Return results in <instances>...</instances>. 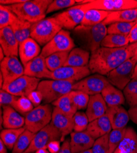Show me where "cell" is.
I'll list each match as a JSON object with an SVG mask.
<instances>
[{
	"instance_id": "28",
	"label": "cell",
	"mask_w": 137,
	"mask_h": 153,
	"mask_svg": "<svg viewBox=\"0 0 137 153\" xmlns=\"http://www.w3.org/2000/svg\"><path fill=\"white\" fill-rule=\"evenodd\" d=\"M137 19V9L111 12L103 23L109 25L118 22H133Z\"/></svg>"
},
{
	"instance_id": "23",
	"label": "cell",
	"mask_w": 137,
	"mask_h": 153,
	"mask_svg": "<svg viewBox=\"0 0 137 153\" xmlns=\"http://www.w3.org/2000/svg\"><path fill=\"white\" fill-rule=\"evenodd\" d=\"M113 130L108 116L105 115L91 121L86 129L88 132L95 140L109 134Z\"/></svg>"
},
{
	"instance_id": "49",
	"label": "cell",
	"mask_w": 137,
	"mask_h": 153,
	"mask_svg": "<svg viewBox=\"0 0 137 153\" xmlns=\"http://www.w3.org/2000/svg\"><path fill=\"white\" fill-rule=\"evenodd\" d=\"M128 37L130 44H133L137 42V22L129 34Z\"/></svg>"
},
{
	"instance_id": "42",
	"label": "cell",
	"mask_w": 137,
	"mask_h": 153,
	"mask_svg": "<svg viewBox=\"0 0 137 153\" xmlns=\"http://www.w3.org/2000/svg\"><path fill=\"white\" fill-rule=\"evenodd\" d=\"M12 107L20 114L25 116L34 108L33 105L27 96L19 97Z\"/></svg>"
},
{
	"instance_id": "25",
	"label": "cell",
	"mask_w": 137,
	"mask_h": 153,
	"mask_svg": "<svg viewBox=\"0 0 137 153\" xmlns=\"http://www.w3.org/2000/svg\"><path fill=\"white\" fill-rule=\"evenodd\" d=\"M90 52L82 48L75 47L69 53L64 66L84 67L89 66Z\"/></svg>"
},
{
	"instance_id": "57",
	"label": "cell",
	"mask_w": 137,
	"mask_h": 153,
	"mask_svg": "<svg viewBox=\"0 0 137 153\" xmlns=\"http://www.w3.org/2000/svg\"><path fill=\"white\" fill-rule=\"evenodd\" d=\"M78 153H92V149H89V150H86V151L79 152H78Z\"/></svg>"
},
{
	"instance_id": "39",
	"label": "cell",
	"mask_w": 137,
	"mask_h": 153,
	"mask_svg": "<svg viewBox=\"0 0 137 153\" xmlns=\"http://www.w3.org/2000/svg\"><path fill=\"white\" fill-rule=\"evenodd\" d=\"M127 127L113 129L109 134V153H114L126 134Z\"/></svg>"
},
{
	"instance_id": "36",
	"label": "cell",
	"mask_w": 137,
	"mask_h": 153,
	"mask_svg": "<svg viewBox=\"0 0 137 153\" xmlns=\"http://www.w3.org/2000/svg\"><path fill=\"white\" fill-rule=\"evenodd\" d=\"M136 23V22H118L111 24L107 28L108 34L128 36Z\"/></svg>"
},
{
	"instance_id": "3",
	"label": "cell",
	"mask_w": 137,
	"mask_h": 153,
	"mask_svg": "<svg viewBox=\"0 0 137 153\" xmlns=\"http://www.w3.org/2000/svg\"><path fill=\"white\" fill-rule=\"evenodd\" d=\"M52 0H27L25 2L8 6L21 20L36 23L45 19L47 9Z\"/></svg>"
},
{
	"instance_id": "40",
	"label": "cell",
	"mask_w": 137,
	"mask_h": 153,
	"mask_svg": "<svg viewBox=\"0 0 137 153\" xmlns=\"http://www.w3.org/2000/svg\"><path fill=\"white\" fill-rule=\"evenodd\" d=\"M74 132L85 131L89 124V118L85 113L78 111L73 117Z\"/></svg>"
},
{
	"instance_id": "37",
	"label": "cell",
	"mask_w": 137,
	"mask_h": 153,
	"mask_svg": "<svg viewBox=\"0 0 137 153\" xmlns=\"http://www.w3.org/2000/svg\"><path fill=\"white\" fill-rule=\"evenodd\" d=\"M123 93L128 105H137V79H132L124 89Z\"/></svg>"
},
{
	"instance_id": "12",
	"label": "cell",
	"mask_w": 137,
	"mask_h": 153,
	"mask_svg": "<svg viewBox=\"0 0 137 153\" xmlns=\"http://www.w3.org/2000/svg\"><path fill=\"white\" fill-rule=\"evenodd\" d=\"M40 83L39 79L23 75L3 88V90L17 97L28 96L36 90Z\"/></svg>"
},
{
	"instance_id": "11",
	"label": "cell",
	"mask_w": 137,
	"mask_h": 153,
	"mask_svg": "<svg viewBox=\"0 0 137 153\" xmlns=\"http://www.w3.org/2000/svg\"><path fill=\"white\" fill-rule=\"evenodd\" d=\"M109 83L106 76L95 74L74 83L73 86V90L81 91L91 96L101 94Z\"/></svg>"
},
{
	"instance_id": "13",
	"label": "cell",
	"mask_w": 137,
	"mask_h": 153,
	"mask_svg": "<svg viewBox=\"0 0 137 153\" xmlns=\"http://www.w3.org/2000/svg\"><path fill=\"white\" fill-rule=\"evenodd\" d=\"M17 56H6L1 61V73L4 79L3 88L24 75V66Z\"/></svg>"
},
{
	"instance_id": "20",
	"label": "cell",
	"mask_w": 137,
	"mask_h": 153,
	"mask_svg": "<svg viewBox=\"0 0 137 153\" xmlns=\"http://www.w3.org/2000/svg\"><path fill=\"white\" fill-rule=\"evenodd\" d=\"M95 140L86 131L73 132L70 134V148L72 153L92 149Z\"/></svg>"
},
{
	"instance_id": "50",
	"label": "cell",
	"mask_w": 137,
	"mask_h": 153,
	"mask_svg": "<svg viewBox=\"0 0 137 153\" xmlns=\"http://www.w3.org/2000/svg\"><path fill=\"white\" fill-rule=\"evenodd\" d=\"M128 113L130 120H131L135 124H137V105L130 107Z\"/></svg>"
},
{
	"instance_id": "24",
	"label": "cell",
	"mask_w": 137,
	"mask_h": 153,
	"mask_svg": "<svg viewBox=\"0 0 137 153\" xmlns=\"http://www.w3.org/2000/svg\"><path fill=\"white\" fill-rule=\"evenodd\" d=\"M3 108V126L5 129H19L25 127V118L22 117L13 107L4 106Z\"/></svg>"
},
{
	"instance_id": "21",
	"label": "cell",
	"mask_w": 137,
	"mask_h": 153,
	"mask_svg": "<svg viewBox=\"0 0 137 153\" xmlns=\"http://www.w3.org/2000/svg\"><path fill=\"white\" fill-rule=\"evenodd\" d=\"M106 114L113 129L125 128L130 120L128 111L122 105L108 107Z\"/></svg>"
},
{
	"instance_id": "30",
	"label": "cell",
	"mask_w": 137,
	"mask_h": 153,
	"mask_svg": "<svg viewBox=\"0 0 137 153\" xmlns=\"http://www.w3.org/2000/svg\"><path fill=\"white\" fill-rule=\"evenodd\" d=\"M111 12L98 9H91L87 10L83 20L81 22V25L84 26H94L99 23H102L108 16Z\"/></svg>"
},
{
	"instance_id": "35",
	"label": "cell",
	"mask_w": 137,
	"mask_h": 153,
	"mask_svg": "<svg viewBox=\"0 0 137 153\" xmlns=\"http://www.w3.org/2000/svg\"><path fill=\"white\" fill-rule=\"evenodd\" d=\"M36 134L25 129L18 138L11 153H23L30 146Z\"/></svg>"
},
{
	"instance_id": "10",
	"label": "cell",
	"mask_w": 137,
	"mask_h": 153,
	"mask_svg": "<svg viewBox=\"0 0 137 153\" xmlns=\"http://www.w3.org/2000/svg\"><path fill=\"white\" fill-rule=\"evenodd\" d=\"M54 140L62 142V135L51 123L36 134L30 146L25 152L34 153L40 149H47V145Z\"/></svg>"
},
{
	"instance_id": "43",
	"label": "cell",
	"mask_w": 137,
	"mask_h": 153,
	"mask_svg": "<svg viewBox=\"0 0 137 153\" xmlns=\"http://www.w3.org/2000/svg\"><path fill=\"white\" fill-rule=\"evenodd\" d=\"M91 149L92 153H109V134L96 139Z\"/></svg>"
},
{
	"instance_id": "14",
	"label": "cell",
	"mask_w": 137,
	"mask_h": 153,
	"mask_svg": "<svg viewBox=\"0 0 137 153\" xmlns=\"http://www.w3.org/2000/svg\"><path fill=\"white\" fill-rule=\"evenodd\" d=\"M85 11L79 4L73 6L54 17L65 30H73L81 24Z\"/></svg>"
},
{
	"instance_id": "59",
	"label": "cell",
	"mask_w": 137,
	"mask_h": 153,
	"mask_svg": "<svg viewBox=\"0 0 137 153\" xmlns=\"http://www.w3.org/2000/svg\"><path fill=\"white\" fill-rule=\"evenodd\" d=\"M23 153H33V152H23Z\"/></svg>"
},
{
	"instance_id": "51",
	"label": "cell",
	"mask_w": 137,
	"mask_h": 153,
	"mask_svg": "<svg viewBox=\"0 0 137 153\" xmlns=\"http://www.w3.org/2000/svg\"><path fill=\"white\" fill-rule=\"evenodd\" d=\"M27 0H1V1H0V4L2 5L10 6V5L24 3Z\"/></svg>"
},
{
	"instance_id": "6",
	"label": "cell",
	"mask_w": 137,
	"mask_h": 153,
	"mask_svg": "<svg viewBox=\"0 0 137 153\" xmlns=\"http://www.w3.org/2000/svg\"><path fill=\"white\" fill-rule=\"evenodd\" d=\"M52 106L50 104H44L34 107L25 117V127L26 129L36 134L51 123L54 110Z\"/></svg>"
},
{
	"instance_id": "56",
	"label": "cell",
	"mask_w": 137,
	"mask_h": 153,
	"mask_svg": "<svg viewBox=\"0 0 137 153\" xmlns=\"http://www.w3.org/2000/svg\"><path fill=\"white\" fill-rule=\"evenodd\" d=\"M3 83H4V79L2 74H0V86H1V89H2L3 86Z\"/></svg>"
},
{
	"instance_id": "1",
	"label": "cell",
	"mask_w": 137,
	"mask_h": 153,
	"mask_svg": "<svg viewBox=\"0 0 137 153\" xmlns=\"http://www.w3.org/2000/svg\"><path fill=\"white\" fill-rule=\"evenodd\" d=\"M137 42L120 48L100 47L91 53L89 68L91 74L107 75L123 62L132 58Z\"/></svg>"
},
{
	"instance_id": "29",
	"label": "cell",
	"mask_w": 137,
	"mask_h": 153,
	"mask_svg": "<svg viewBox=\"0 0 137 153\" xmlns=\"http://www.w3.org/2000/svg\"><path fill=\"white\" fill-rule=\"evenodd\" d=\"M32 25V23L21 20L18 17L12 23L10 27L19 44L31 37Z\"/></svg>"
},
{
	"instance_id": "31",
	"label": "cell",
	"mask_w": 137,
	"mask_h": 153,
	"mask_svg": "<svg viewBox=\"0 0 137 153\" xmlns=\"http://www.w3.org/2000/svg\"><path fill=\"white\" fill-rule=\"evenodd\" d=\"M52 105L72 118L78 111L77 107L73 102L70 93L54 101Z\"/></svg>"
},
{
	"instance_id": "55",
	"label": "cell",
	"mask_w": 137,
	"mask_h": 153,
	"mask_svg": "<svg viewBox=\"0 0 137 153\" xmlns=\"http://www.w3.org/2000/svg\"><path fill=\"white\" fill-rule=\"evenodd\" d=\"M0 55H1V56H0V60H1V61L6 57V56L4 55V53L3 50L1 47H0Z\"/></svg>"
},
{
	"instance_id": "47",
	"label": "cell",
	"mask_w": 137,
	"mask_h": 153,
	"mask_svg": "<svg viewBox=\"0 0 137 153\" xmlns=\"http://www.w3.org/2000/svg\"><path fill=\"white\" fill-rule=\"evenodd\" d=\"M61 148L60 140H54L50 143L47 147V149L50 153H57Z\"/></svg>"
},
{
	"instance_id": "2",
	"label": "cell",
	"mask_w": 137,
	"mask_h": 153,
	"mask_svg": "<svg viewBox=\"0 0 137 153\" xmlns=\"http://www.w3.org/2000/svg\"><path fill=\"white\" fill-rule=\"evenodd\" d=\"M73 34L82 48L94 52L101 47V44L108 34L107 27L102 23L94 26L79 25L73 30Z\"/></svg>"
},
{
	"instance_id": "32",
	"label": "cell",
	"mask_w": 137,
	"mask_h": 153,
	"mask_svg": "<svg viewBox=\"0 0 137 153\" xmlns=\"http://www.w3.org/2000/svg\"><path fill=\"white\" fill-rule=\"evenodd\" d=\"M25 129L26 128L25 127L19 129H3L0 134V137L7 149L12 150L18 138Z\"/></svg>"
},
{
	"instance_id": "45",
	"label": "cell",
	"mask_w": 137,
	"mask_h": 153,
	"mask_svg": "<svg viewBox=\"0 0 137 153\" xmlns=\"http://www.w3.org/2000/svg\"><path fill=\"white\" fill-rule=\"evenodd\" d=\"M19 97L16 96L3 90V89H1V90H0V104H1V107H12Z\"/></svg>"
},
{
	"instance_id": "16",
	"label": "cell",
	"mask_w": 137,
	"mask_h": 153,
	"mask_svg": "<svg viewBox=\"0 0 137 153\" xmlns=\"http://www.w3.org/2000/svg\"><path fill=\"white\" fill-rule=\"evenodd\" d=\"M24 75L37 79H52V72L47 68L46 58L38 56L24 66Z\"/></svg>"
},
{
	"instance_id": "26",
	"label": "cell",
	"mask_w": 137,
	"mask_h": 153,
	"mask_svg": "<svg viewBox=\"0 0 137 153\" xmlns=\"http://www.w3.org/2000/svg\"><path fill=\"white\" fill-rule=\"evenodd\" d=\"M114 153H137V134L132 127H127L126 134Z\"/></svg>"
},
{
	"instance_id": "19",
	"label": "cell",
	"mask_w": 137,
	"mask_h": 153,
	"mask_svg": "<svg viewBox=\"0 0 137 153\" xmlns=\"http://www.w3.org/2000/svg\"><path fill=\"white\" fill-rule=\"evenodd\" d=\"M41 53L40 44L31 37L19 44V56L23 66L34 58L40 56Z\"/></svg>"
},
{
	"instance_id": "15",
	"label": "cell",
	"mask_w": 137,
	"mask_h": 153,
	"mask_svg": "<svg viewBox=\"0 0 137 153\" xmlns=\"http://www.w3.org/2000/svg\"><path fill=\"white\" fill-rule=\"evenodd\" d=\"M89 66L84 67L64 66L52 72V80H63L76 83L91 75Z\"/></svg>"
},
{
	"instance_id": "48",
	"label": "cell",
	"mask_w": 137,
	"mask_h": 153,
	"mask_svg": "<svg viewBox=\"0 0 137 153\" xmlns=\"http://www.w3.org/2000/svg\"><path fill=\"white\" fill-rule=\"evenodd\" d=\"M57 153H72L70 148V139L67 138L64 140L60 151Z\"/></svg>"
},
{
	"instance_id": "8",
	"label": "cell",
	"mask_w": 137,
	"mask_h": 153,
	"mask_svg": "<svg viewBox=\"0 0 137 153\" xmlns=\"http://www.w3.org/2000/svg\"><path fill=\"white\" fill-rule=\"evenodd\" d=\"M75 46L70 33L68 30L62 29L51 41L44 46L40 55L46 58L57 52H70Z\"/></svg>"
},
{
	"instance_id": "58",
	"label": "cell",
	"mask_w": 137,
	"mask_h": 153,
	"mask_svg": "<svg viewBox=\"0 0 137 153\" xmlns=\"http://www.w3.org/2000/svg\"><path fill=\"white\" fill-rule=\"evenodd\" d=\"M133 58H134L136 60H137V48H136V51H135V55H134V56H133Z\"/></svg>"
},
{
	"instance_id": "38",
	"label": "cell",
	"mask_w": 137,
	"mask_h": 153,
	"mask_svg": "<svg viewBox=\"0 0 137 153\" xmlns=\"http://www.w3.org/2000/svg\"><path fill=\"white\" fill-rule=\"evenodd\" d=\"M17 18L8 6L0 5V29L10 27Z\"/></svg>"
},
{
	"instance_id": "7",
	"label": "cell",
	"mask_w": 137,
	"mask_h": 153,
	"mask_svg": "<svg viewBox=\"0 0 137 153\" xmlns=\"http://www.w3.org/2000/svg\"><path fill=\"white\" fill-rule=\"evenodd\" d=\"M137 60L133 56L111 71L107 75V79L110 84L120 90H124L127 84L132 80L134 68Z\"/></svg>"
},
{
	"instance_id": "22",
	"label": "cell",
	"mask_w": 137,
	"mask_h": 153,
	"mask_svg": "<svg viewBox=\"0 0 137 153\" xmlns=\"http://www.w3.org/2000/svg\"><path fill=\"white\" fill-rule=\"evenodd\" d=\"M108 107L101 94L91 96L85 111L89 122L105 115Z\"/></svg>"
},
{
	"instance_id": "33",
	"label": "cell",
	"mask_w": 137,
	"mask_h": 153,
	"mask_svg": "<svg viewBox=\"0 0 137 153\" xmlns=\"http://www.w3.org/2000/svg\"><path fill=\"white\" fill-rule=\"evenodd\" d=\"M130 44L128 36L107 34L102 42L101 47L106 48H120Z\"/></svg>"
},
{
	"instance_id": "9",
	"label": "cell",
	"mask_w": 137,
	"mask_h": 153,
	"mask_svg": "<svg viewBox=\"0 0 137 153\" xmlns=\"http://www.w3.org/2000/svg\"><path fill=\"white\" fill-rule=\"evenodd\" d=\"M79 5L85 12L91 9L115 12L137 9V0H91Z\"/></svg>"
},
{
	"instance_id": "46",
	"label": "cell",
	"mask_w": 137,
	"mask_h": 153,
	"mask_svg": "<svg viewBox=\"0 0 137 153\" xmlns=\"http://www.w3.org/2000/svg\"><path fill=\"white\" fill-rule=\"evenodd\" d=\"M27 97L31 101V102L33 105L34 107H38L41 105V103L43 100L42 94L38 90H34L32 91Z\"/></svg>"
},
{
	"instance_id": "53",
	"label": "cell",
	"mask_w": 137,
	"mask_h": 153,
	"mask_svg": "<svg viewBox=\"0 0 137 153\" xmlns=\"http://www.w3.org/2000/svg\"><path fill=\"white\" fill-rule=\"evenodd\" d=\"M34 153H50V152L48 151L47 149L44 148V149H40L38 151H36Z\"/></svg>"
},
{
	"instance_id": "44",
	"label": "cell",
	"mask_w": 137,
	"mask_h": 153,
	"mask_svg": "<svg viewBox=\"0 0 137 153\" xmlns=\"http://www.w3.org/2000/svg\"><path fill=\"white\" fill-rule=\"evenodd\" d=\"M76 3L75 0H54L49 6L46 11V14L65 8H70L75 4Z\"/></svg>"
},
{
	"instance_id": "41",
	"label": "cell",
	"mask_w": 137,
	"mask_h": 153,
	"mask_svg": "<svg viewBox=\"0 0 137 153\" xmlns=\"http://www.w3.org/2000/svg\"><path fill=\"white\" fill-rule=\"evenodd\" d=\"M70 93L78 110L87 108L90 99L89 95L82 91L76 90H72Z\"/></svg>"
},
{
	"instance_id": "60",
	"label": "cell",
	"mask_w": 137,
	"mask_h": 153,
	"mask_svg": "<svg viewBox=\"0 0 137 153\" xmlns=\"http://www.w3.org/2000/svg\"><path fill=\"white\" fill-rule=\"evenodd\" d=\"M136 22H137V19H136Z\"/></svg>"
},
{
	"instance_id": "18",
	"label": "cell",
	"mask_w": 137,
	"mask_h": 153,
	"mask_svg": "<svg viewBox=\"0 0 137 153\" xmlns=\"http://www.w3.org/2000/svg\"><path fill=\"white\" fill-rule=\"evenodd\" d=\"M51 123L61 132L62 142L64 141L66 136L71 134L74 131L73 118L69 117L55 107H54Z\"/></svg>"
},
{
	"instance_id": "34",
	"label": "cell",
	"mask_w": 137,
	"mask_h": 153,
	"mask_svg": "<svg viewBox=\"0 0 137 153\" xmlns=\"http://www.w3.org/2000/svg\"><path fill=\"white\" fill-rule=\"evenodd\" d=\"M70 52H57L46 58L47 68L51 72L64 67L67 60Z\"/></svg>"
},
{
	"instance_id": "27",
	"label": "cell",
	"mask_w": 137,
	"mask_h": 153,
	"mask_svg": "<svg viewBox=\"0 0 137 153\" xmlns=\"http://www.w3.org/2000/svg\"><path fill=\"white\" fill-rule=\"evenodd\" d=\"M101 94L108 107L122 105L125 104L126 99L124 93L110 83L103 89Z\"/></svg>"
},
{
	"instance_id": "17",
	"label": "cell",
	"mask_w": 137,
	"mask_h": 153,
	"mask_svg": "<svg viewBox=\"0 0 137 153\" xmlns=\"http://www.w3.org/2000/svg\"><path fill=\"white\" fill-rule=\"evenodd\" d=\"M0 44L6 56H17L19 42L10 27L0 30Z\"/></svg>"
},
{
	"instance_id": "52",
	"label": "cell",
	"mask_w": 137,
	"mask_h": 153,
	"mask_svg": "<svg viewBox=\"0 0 137 153\" xmlns=\"http://www.w3.org/2000/svg\"><path fill=\"white\" fill-rule=\"evenodd\" d=\"M7 147L1 140H0V153H7Z\"/></svg>"
},
{
	"instance_id": "4",
	"label": "cell",
	"mask_w": 137,
	"mask_h": 153,
	"mask_svg": "<svg viewBox=\"0 0 137 153\" xmlns=\"http://www.w3.org/2000/svg\"><path fill=\"white\" fill-rule=\"evenodd\" d=\"M73 82L58 80H42L38 85L37 90L41 92L44 104L53 103L54 101L73 90Z\"/></svg>"
},
{
	"instance_id": "5",
	"label": "cell",
	"mask_w": 137,
	"mask_h": 153,
	"mask_svg": "<svg viewBox=\"0 0 137 153\" xmlns=\"http://www.w3.org/2000/svg\"><path fill=\"white\" fill-rule=\"evenodd\" d=\"M62 30L61 27L54 17L44 19L33 24L31 37L40 45L45 46Z\"/></svg>"
},
{
	"instance_id": "54",
	"label": "cell",
	"mask_w": 137,
	"mask_h": 153,
	"mask_svg": "<svg viewBox=\"0 0 137 153\" xmlns=\"http://www.w3.org/2000/svg\"><path fill=\"white\" fill-rule=\"evenodd\" d=\"M132 79H137V62L136 63L135 68H134V71H133V74Z\"/></svg>"
}]
</instances>
